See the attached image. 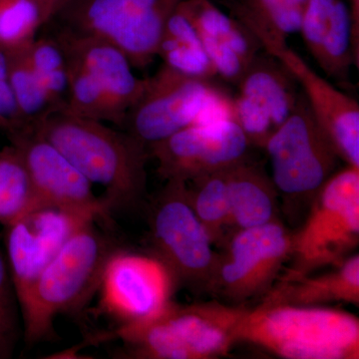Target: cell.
Instances as JSON below:
<instances>
[{"mask_svg":"<svg viewBox=\"0 0 359 359\" xmlns=\"http://www.w3.org/2000/svg\"><path fill=\"white\" fill-rule=\"evenodd\" d=\"M33 130L92 185L102 187L111 208L137 204L145 192L146 146L128 132L66 111L50 113Z\"/></svg>","mask_w":359,"mask_h":359,"instance_id":"1","label":"cell"},{"mask_svg":"<svg viewBox=\"0 0 359 359\" xmlns=\"http://www.w3.org/2000/svg\"><path fill=\"white\" fill-rule=\"evenodd\" d=\"M95 223L66 243L18 301L28 344L50 337L56 316L83 306L100 287L106 264L117 249Z\"/></svg>","mask_w":359,"mask_h":359,"instance_id":"2","label":"cell"},{"mask_svg":"<svg viewBox=\"0 0 359 359\" xmlns=\"http://www.w3.org/2000/svg\"><path fill=\"white\" fill-rule=\"evenodd\" d=\"M237 341L289 359H358L359 320L323 306L261 304L247 309Z\"/></svg>","mask_w":359,"mask_h":359,"instance_id":"3","label":"cell"},{"mask_svg":"<svg viewBox=\"0 0 359 359\" xmlns=\"http://www.w3.org/2000/svg\"><path fill=\"white\" fill-rule=\"evenodd\" d=\"M233 119L231 97L215 83L181 74L163 65L129 111L123 128L152 145L193 124Z\"/></svg>","mask_w":359,"mask_h":359,"instance_id":"4","label":"cell"},{"mask_svg":"<svg viewBox=\"0 0 359 359\" xmlns=\"http://www.w3.org/2000/svg\"><path fill=\"white\" fill-rule=\"evenodd\" d=\"M359 242V167L334 172L311 203L301 230L292 235V268L283 278L309 275L341 263Z\"/></svg>","mask_w":359,"mask_h":359,"instance_id":"5","label":"cell"},{"mask_svg":"<svg viewBox=\"0 0 359 359\" xmlns=\"http://www.w3.org/2000/svg\"><path fill=\"white\" fill-rule=\"evenodd\" d=\"M183 0H68L56 18L66 29L109 42L135 68L157 56L170 15Z\"/></svg>","mask_w":359,"mask_h":359,"instance_id":"6","label":"cell"},{"mask_svg":"<svg viewBox=\"0 0 359 359\" xmlns=\"http://www.w3.org/2000/svg\"><path fill=\"white\" fill-rule=\"evenodd\" d=\"M264 149L271 162L276 192L292 205L309 203L337 169L339 157L309 109L302 92L292 114Z\"/></svg>","mask_w":359,"mask_h":359,"instance_id":"7","label":"cell"},{"mask_svg":"<svg viewBox=\"0 0 359 359\" xmlns=\"http://www.w3.org/2000/svg\"><path fill=\"white\" fill-rule=\"evenodd\" d=\"M149 224L156 257L166 264L175 282L209 289L218 254L194 211L187 182L167 181L151 205Z\"/></svg>","mask_w":359,"mask_h":359,"instance_id":"8","label":"cell"},{"mask_svg":"<svg viewBox=\"0 0 359 359\" xmlns=\"http://www.w3.org/2000/svg\"><path fill=\"white\" fill-rule=\"evenodd\" d=\"M292 235L282 222L235 231L219 256L209 289L235 306L268 294L292 254Z\"/></svg>","mask_w":359,"mask_h":359,"instance_id":"9","label":"cell"},{"mask_svg":"<svg viewBox=\"0 0 359 359\" xmlns=\"http://www.w3.org/2000/svg\"><path fill=\"white\" fill-rule=\"evenodd\" d=\"M100 217L41 203L6 226V259L18 301L78 231Z\"/></svg>","mask_w":359,"mask_h":359,"instance_id":"10","label":"cell"},{"mask_svg":"<svg viewBox=\"0 0 359 359\" xmlns=\"http://www.w3.org/2000/svg\"><path fill=\"white\" fill-rule=\"evenodd\" d=\"M250 146L233 119L193 124L149 146L167 181L189 182L247 159Z\"/></svg>","mask_w":359,"mask_h":359,"instance_id":"11","label":"cell"},{"mask_svg":"<svg viewBox=\"0 0 359 359\" xmlns=\"http://www.w3.org/2000/svg\"><path fill=\"white\" fill-rule=\"evenodd\" d=\"M175 278L157 257L115 250L101 278L103 309L121 325L159 316L172 302Z\"/></svg>","mask_w":359,"mask_h":359,"instance_id":"12","label":"cell"},{"mask_svg":"<svg viewBox=\"0 0 359 359\" xmlns=\"http://www.w3.org/2000/svg\"><path fill=\"white\" fill-rule=\"evenodd\" d=\"M262 48L278 59L302 87L309 109L339 159L349 166L359 167L358 101L318 74L287 42H269Z\"/></svg>","mask_w":359,"mask_h":359,"instance_id":"13","label":"cell"},{"mask_svg":"<svg viewBox=\"0 0 359 359\" xmlns=\"http://www.w3.org/2000/svg\"><path fill=\"white\" fill-rule=\"evenodd\" d=\"M54 37L65 55L76 61L87 80L102 96L111 123L123 127L145 86V79L135 74V67L126 54L109 42L66 28Z\"/></svg>","mask_w":359,"mask_h":359,"instance_id":"14","label":"cell"},{"mask_svg":"<svg viewBox=\"0 0 359 359\" xmlns=\"http://www.w3.org/2000/svg\"><path fill=\"white\" fill-rule=\"evenodd\" d=\"M20 151L37 196L45 204L104 217L112 209L65 156L34 130L11 139Z\"/></svg>","mask_w":359,"mask_h":359,"instance_id":"15","label":"cell"},{"mask_svg":"<svg viewBox=\"0 0 359 359\" xmlns=\"http://www.w3.org/2000/svg\"><path fill=\"white\" fill-rule=\"evenodd\" d=\"M181 6L199 33L217 77L237 85L262 49L256 37L210 0H183Z\"/></svg>","mask_w":359,"mask_h":359,"instance_id":"16","label":"cell"},{"mask_svg":"<svg viewBox=\"0 0 359 359\" xmlns=\"http://www.w3.org/2000/svg\"><path fill=\"white\" fill-rule=\"evenodd\" d=\"M247 309L219 302L179 306L173 302L164 316L192 359L226 355L237 342V330Z\"/></svg>","mask_w":359,"mask_h":359,"instance_id":"17","label":"cell"},{"mask_svg":"<svg viewBox=\"0 0 359 359\" xmlns=\"http://www.w3.org/2000/svg\"><path fill=\"white\" fill-rule=\"evenodd\" d=\"M334 271L318 276L280 278L262 304L323 306L334 302L359 306V255L347 257Z\"/></svg>","mask_w":359,"mask_h":359,"instance_id":"18","label":"cell"},{"mask_svg":"<svg viewBox=\"0 0 359 359\" xmlns=\"http://www.w3.org/2000/svg\"><path fill=\"white\" fill-rule=\"evenodd\" d=\"M231 228H254L278 221V194L271 177L247 159L226 170Z\"/></svg>","mask_w":359,"mask_h":359,"instance_id":"19","label":"cell"},{"mask_svg":"<svg viewBox=\"0 0 359 359\" xmlns=\"http://www.w3.org/2000/svg\"><path fill=\"white\" fill-rule=\"evenodd\" d=\"M297 81L273 56L257 55L237 84L238 93L252 98L271 116L276 128L292 114L299 98Z\"/></svg>","mask_w":359,"mask_h":359,"instance_id":"20","label":"cell"},{"mask_svg":"<svg viewBox=\"0 0 359 359\" xmlns=\"http://www.w3.org/2000/svg\"><path fill=\"white\" fill-rule=\"evenodd\" d=\"M163 65L187 76L214 80L216 71L181 4L170 15L158 48Z\"/></svg>","mask_w":359,"mask_h":359,"instance_id":"21","label":"cell"},{"mask_svg":"<svg viewBox=\"0 0 359 359\" xmlns=\"http://www.w3.org/2000/svg\"><path fill=\"white\" fill-rule=\"evenodd\" d=\"M304 4L301 0H241L238 20L256 37L266 42H287L299 33Z\"/></svg>","mask_w":359,"mask_h":359,"instance_id":"22","label":"cell"},{"mask_svg":"<svg viewBox=\"0 0 359 359\" xmlns=\"http://www.w3.org/2000/svg\"><path fill=\"white\" fill-rule=\"evenodd\" d=\"M68 0H0V47L11 51L28 46L40 28L55 18Z\"/></svg>","mask_w":359,"mask_h":359,"instance_id":"23","label":"cell"},{"mask_svg":"<svg viewBox=\"0 0 359 359\" xmlns=\"http://www.w3.org/2000/svg\"><path fill=\"white\" fill-rule=\"evenodd\" d=\"M18 149H0V226H7L41 204Z\"/></svg>","mask_w":359,"mask_h":359,"instance_id":"24","label":"cell"},{"mask_svg":"<svg viewBox=\"0 0 359 359\" xmlns=\"http://www.w3.org/2000/svg\"><path fill=\"white\" fill-rule=\"evenodd\" d=\"M226 170L187 182L191 204L212 244L223 243L224 231L231 228V205Z\"/></svg>","mask_w":359,"mask_h":359,"instance_id":"25","label":"cell"},{"mask_svg":"<svg viewBox=\"0 0 359 359\" xmlns=\"http://www.w3.org/2000/svg\"><path fill=\"white\" fill-rule=\"evenodd\" d=\"M28 46L7 51V53L9 81L14 99L26 126L33 130L52 113V108L30 62Z\"/></svg>","mask_w":359,"mask_h":359,"instance_id":"26","label":"cell"},{"mask_svg":"<svg viewBox=\"0 0 359 359\" xmlns=\"http://www.w3.org/2000/svg\"><path fill=\"white\" fill-rule=\"evenodd\" d=\"M313 59L328 76L337 79H346L351 65L358 68L354 56L351 15L342 0H335L330 25Z\"/></svg>","mask_w":359,"mask_h":359,"instance_id":"27","label":"cell"},{"mask_svg":"<svg viewBox=\"0 0 359 359\" xmlns=\"http://www.w3.org/2000/svg\"><path fill=\"white\" fill-rule=\"evenodd\" d=\"M30 62L50 102L52 112L65 110L68 69L65 52L55 37H37L28 46Z\"/></svg>","mask_w":359,"mask_h":359,"instance_id":"28","label":"cell"},{"mask_svg":"<svg viewBox=\"0 0 359 359\" xmlns=\"http://www.w3.org/2000/svg\"><path fill=\"white\" fill-rule=\"evenodd\" d=\"M20 302L6 255L0 250V359L13 355L23 332Z\"/></svg>","mask_w":359,"mask_h":359,"instance_id":"29","label":"cell"},{"mask_svg":"<svg viewBox=\"0 0 359 359\" xmlns=\"http://www.w3.org/2000/svg\"><path fill=\"white\" fill-rule=\"evenodd\" d=\"M231 114L250 145L264 148L276 129L266 109L250 97L238 92L231 98Z\"/></svg>","mask_w":359,"mask_h":359,"instance_id":"30","label":"cell"},{"mask_svg":"<svg viewBox=\"0 0 359 359\" xmlns=\"http://www.w3.org/2000/svg\"><path fill=\"white\" fill-rule=\"evenodd\" d=\"M0 131L9 137L30 131L14 99L8 72V53L0 47Z\"/></svg>","mask_w":359,"mask_h":359,"instance_id":"31","label":"cell"},{"mask_svg":"<svg viewBox=\"0 0 359 359\" xmlns=\"http://www.w3.org/2000/svg\"><path fill=\"white\" fill-rule=\"evenodd\" d=\"M348 11L353 28V50L359 67V0H348Z\"/></svg>","mask_w":359,"mask_h":359,"instance_id":"32","label":"cell"},{"mask_svg":"<svg viewBox=\"0 0 359 359\" xmlns=\"http://www.w3.org/2000/svg\"><path fill=\"white\" fill-rule=\"evenodd\" d=\"M0 149H1V148H0Z\"/></svg>","mask_w":359,"mask_h":359,"instance_id":"33","label":"cell"}]
</instances>
